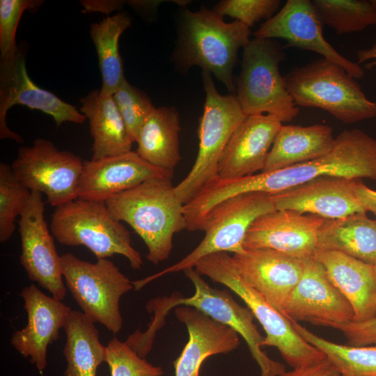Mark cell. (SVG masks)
<instances>
[{"label": "cell", "mask_w": 376, "mask_h": 376, "mask_svg": "<svg viewBox=\"0 0 376 376\" xmlns=\"http://www.w3.org/2000/svg\"><path fill=\"white\" fill-rule=\"evenodd\" d=\"M20 104L51 116L57 127L63 123L82 124L86 118L75 106L36 84L28 75L24 54L0 58V138L22 143V137L6 123L8 110Z\"/></svg>", "instance_id": "13"}, {"label": "cell", "mask_w": 376, "mask_h": 376, "mask_svg": "<svg viewBox=\"0 0 376 376\" xmlns=\"http://www.w3.org/2000/svg\"><path fill=\"white\" fill-rule=\"evenodd\" d=\"M281 312L289 320L332 327L354 320L353 308L329 279L322 264L304 259L301 277L289 295Z\"/></svg>", "instance_id": "16"}, {"label": "cell", "mask_w": 376, "mask_h": 376, "mask_svg": "<svg viewBox=\"0 0 376 376\" xmlns=\"http://www.w3.org/2000/svg\"><path fill=\"white\" fill-rule=\"evenodd\" d=\"M202 77L205 101L198 129V154L187 175L174 188L183 205L218 177L219 160L226 144L247 117L235 95L219 93L210 72L203 71Z\"/></svg>", "instance_id": "9"}, {"label": "cell", "mask_w": 376, "mask_h": 376, "mask_svg": "<svg viewBox=\"0 0 376 376\" xmlns=\"http://www.w3.org/2000/svg\"><path fill=\"white\" fill-rule=\"evenodd\" d=\"M20 296L28 321L24 328L13 334L10 342L42 373L47 365V347L58 339L59 331L64 327L72 310L61 300L46 295L33 284L24 288Z\"/></svg>", "instance_id": "19"}, {"label": "cell", "mask_w": 376, "mask_h": 376, "mask_svg": "<svg viewBox=\"0 0 376 376\" xmlns=\"http://www.w3.org/2000/svg\"><path fill=\"white\" fill-rule=\"evenodd\" d=\"M375 267V272H376V265Z\"/></svg>", "instance_id": "43"}, {"label": "cell", "mask_w": 376, "mask_h": 376, "mask_svg": "<svg viewBox=\"0 0 376 376\" xmlns=\"http://www.w3.org/2000/svg\"><path fill=\"white\" fill-rule=\"evenodd\" d=\"M290 321L295 330L321 351L342 376H376V345L338 344L317 336L297 322Z\"/></svg>", "instance_id": "31"}, {"label": "cell", "mask_w": 376, "mask_h": 376, "mask_svg": "<svg viewBox=\"0 0 376 376\" xmlns=\"http://www.w3.org/2000/svg\"><path fill=\"white\" fill-rule=\"evenodd\" d=\"M79 111L89 120L93 139L91 159L121 155L132 150L131 139L112 95L100 89L80 99Z\"/></svg>", "instance_id": "25"}, {"label": "cell", "mask_w": 376, "mask_h": 376, "mask_svg": "<svg viewBox=\"0 0 376 376\" xmlns=\"http://www.w3.org/2000/svg\"><path fill=\"white\" fill-rule=\"evenodd\" d=\"M296 105L318 108L345 123L376 117V105L343 67L323 57L284 76Z\"/></svg>", "instance_id": "6"}, {"label": "cell", "mask_w": 376, "mask_h": 376, "mask_svg": "<svg viewBox=\"0 0 376 376\" xmlns=\"http://www.w3.org/2000/svg\"><path fill=\"white\" fill-rule=\"evenodd\" d=\"M61 260L66 285L81 312L118 334L123 326L120 299L134 288L133 282L107 258L92 263L67 253Z\"/></svg>", "instance_id": "11"}, {"label": "cell", "mask_w": 376, "mask_h": 376, "mask_svg": "<svg viewBox=\"0 0 376 376\" xmlns=\"http://www.w3.org/2000/svg\"><path fill=\"white\" fill-rule=\"evenodd\" d=\"M285 57L283 47L272 39L255 38L243 48L235 95L247 116L269 114L283 123L298 114L279 70Z\"/></svg>", "instance_id": "8"}, {"label": "cell", "mask_w": 376, "mask_h": 376, "mask_svg": "<svg viewBox=\"0 0 376 376\" xmlns=\"http://www.w3.org/2000/svg\"><path fill=\"white\" fill-rule=\"evenodd\" d=\"M54 237L62 245H83L97 259L122 255L132 268L143 265L141 256L132 246L130 233L110 214L106 202L77 198L56 207L50 223Z\"/></svg>", "instance_id": "7"}, {"label": "cell", "mask_w": 376, "mask_h": 376, "mask_svg": "<svg viewBox=\"0 0 376 376\" xmlns=\"http://www.w3.org/2000/svg\"><path fill=\"white\" fill-rule=\"evenodd\" d=\"M131 26V18L125 13L108 16L90 26V35L95 46L102 75L100 91L113 95L125 79L119 51L122 33Z\"/></svg>", "instance_id": "30"}, {"label": "cell", "mask_w": 376, "mask_h": 376, "mask_svg": "<svg viewBox=\"0 0 376 376\" xmlns=\"http://www.w3.org/2000/svg\"><path fill=\"white\" fill-rule=\"evenodd\" d=\"M18 221L22 253L19 258L29 279L62 301L66 295L61 256L45 219L42 194L31 191Z\"/></svg>", "instance_id": "15"}, {"label": "cell", "mask_w": 376, "mask_h": 376, "mask_svg": "<svg viewBox=\"0 0 376 376\" xmlns=\"http://www.w3.org/2000/svg\"><path fill=\"white\" fill-rule=\"evenodd\" d=\"M251 30L234 20L226 22L213 10L185 9L182 13L175 59L182 67L200 66L235 95L233 71L240 48L251 40Z\"/></svg>", "instance_id": "4"}, {"label": "cell", "mask_w": 376, "mask_h": 376, "mask_svg": "<svg viewBox=\"0 0 376 376\" xmlns=\"http://www.w3.org/2000/svg\"><path fill=\"white\" fill-rule=\"evenodd\" d=\"M323 25L311 1L288 0L253 34L258 38L285 40V47L314 52L343 67L353 78H362L365 75L363 68L340 54L324 38Z\"/></svg>", "instance_id": "14"}, {"label": "cell", "mask_w": 376, "mask_h": 376, "mask_svg": "<svg viewBox=\"0 0 376 376\" xmlns=\"http://www.w3.org/2000/svg\"><path fill=\"white\" fill-rule=\"evenodd\" d=\"M356 194L366 212H370L376 216V190L358 182Z\"/></svg>", "instance_id": "40"}, {"label": "cell", "mask_w": 376, "mask_h": 376, "mask_svg": "<svg viewBox=\"0 0 376 376\" xmlns=\"http://www.w3.org/2000/svg\"><path fill=\"white\" fill-rule=\"evenodd\" d=\"M112 96L131 139L136 142L142 125L155 107L147 95L126 79Z\"/></svg>", "instance_id": "34"}, {"label": "cell", "mask_w": 376, "mask_h": 376, "mask_svg": "<svg viewBox=\"0 0 376 376\" xmlns=\"http://www.w3.org/2000/svg\"><path fill=\"white\" fill-rule=\"evenodd\" d=\"M324 176L376 180V139L359 129L343 130L325 155L274 171L236 178L232 189L236 194L260 191L272 195Z\"/></svg>", "instance_id": "1"}, {"label": "cell", "mask_w": 376, "mask_h": 376, "mask_svg": "<svg viewBox=\"0 0 376 376\" xmlns=\"http://www.w3.org/2000/svg\"><path fill=\"white\" fill-rule=\"evenodd\" d=\"M171 178H156L109 198L111 217L125 221L143 240L147 259L155 265L166 260L174 234L186 229L184 205L175 193Z\"/></svg>", "instance_id": "2"}, {"label": "cell", "mask_w": 376, "mask_h": 376, "mask_svg": "<svg viewBox=\"0 0 376 376\" xmlns=\"http://www.w3.org/2000/svg\"><path fill=\"white\" fill-rule=\"evenodd\" d=\"M63 329L67 362L63 376H97L99 366L107 361V349L100 341L95 322L81 311H71Z\"/></svg>", "instance_id": "29"}, {"label": "cell", "mask_w": 376, "mask_h": 376, "mask_svg": "<svg viewBox=\"0 0 376 376\" xmlns=\"http://www.w3.org/2000/svg\"><path fill=\"white\" fill-rule=\"evenodd\" d=\"M372 3L373 4L374 7L376 9V0H371Z\"/></svg>", "instance_id": "42"}, {"label": "cell", "mask_w": 376, "mask_h": 376, "mask_svg": "<svg viewBox=\"0 0 376 376\" xmlns=\"http://www.w3.org/2000/svg\"><path fill=\"white\" fill-rule=\"evenodd\" d=\"M175 314L189 334L188 342L173 363L175 376H199L201 364L207 357L230 352L240 344L234 329L194 308L178 306Z\"/></svg>", "instance_id": "23"}, {"label": "cell", "mask_w": 376, "mask_h": 376, "mask_svg": "<svg viewBox=\"0 0 376 376\" xmlns=\"http://www.w3.org/2000/svg\"><path fill=\"white\" fill-rule=\"evenodd\" d=\"M331 328L340 331L349 345H376V315L363 321H349Z\"/></svg>", "instance_id": "38"}, {"label": "cell", "mask_w": 376, "mask_h": 376, "mask_svg": "<svg viewBox=\"0 0 376 376\" xmlns=\"http://www.w3.org/2000/svg\"><path fill=\"white\" fill-rule=\"evenodd\" d=\"M281 126L282 123L272 115L248 116L226 144L219 160L218 177L234 179L263 171Z\"/></svg>", "instance_id": "22"}, {"label": "cell", "mask_w": 376, "mask_h": 376, "mask_svg": "<svg viewBox=\"0 0 376 376\" xmlns=\"http://www.w3.org/2000/svg\"><path fill=\"white\" fill-rule=\"evenodd\" d=\"M313 258L322 264L330 281L352 306L353 321L376 315L375 265L336 251L317 249Z\"/></svg>", "instance_id": "24"}, {"label": "cell", "mask_w": 376, "mask_h": 376, "mask_svg": "<svg viewBox=\"0 0 376 376\" xmlns=\"http://www.w3.org/2000/svg\"><path fill=\"white\" fill-rule=\"evenodd\" d=\"M42 3V1L36 0L0 1V58L19 52L15 36L20 18L26 10L36 8Z\"/></svg>", "instance_id": "36"}, {"label": "cell", "mask_w": 376, "mask_h": 376, "mask_svg": "<svg viewBox=\"0 0 376 376\" xmlns=\"http://www.w3.org/2000/svg\"><path fill=\"white\" fill-rule=\"evenodd\" d=\"M180 130L179 114L175 108L155 107L139 132L136 152L150 164L173 172L181 160Z\"/></svg>", "instance_id": "28"}, {"label": "cell", "mask_w": 376, "mask_h": 376, "mask_svg": "<svg viewBox=\"0 0 376 376\" xmlns=\"http://www.w3.org/2000/svg\"><path fill=\"white\" fill-rule=\"evenodd\" d=\"M195 288L194 294L185 297L178 292L170 297H157L150 301L146 308L153 318L146 331L135 333L137 343L150 350L156 332L164 324L171 309L179 306L194 308L216 321L234 329L246 341L249 351L260 369V376H280L285 371L283 364L270 359L262 350L264 337L253 322V314L247 306L237 303L227 290H219L209 285L194 268L184 271Z\"/></svg>", "instance_id": "3"}, {"label": "cell", "mask_w": 376, "mask_h": 376, "mask_svg": "<svg viewBox=\"0 0 376 376\" xmlns=\"http://www.w3.org/2000/svg\"><path fill=\"white\" fill-rule=\"evenodd\" d=\"M367 212L324 219L317 235V249L339 251L376 265V219Z\"/></svg>", "instance_id": "27"}, {"label": "cell", "mask_w": 376, "mask_h": 376, "mask_svg": "<svg viewBox=\"0 0 376 376\" xmlns=\"http://www.w3.org/2000/svg\"><path fill=\"white\" fill-rule=\"evenodd\" d=\"M357 183L355 179L324 176L271 196L276 210L338 219L367 212L357 196Z\"/></svg>", "instance_id": "18"}, {"label": "cell", "mask_w": 376, "mask_h": 376, "mask_svg": "<svg viewBox=\"0 0 376 376\" xmlns=\"http://www.w3.org/2000/svg\"><path fill=\"white\" fill-rule=\"evenodd\" d=\"M279 0H223L212 9L219 15L229 16L249 28L261 19L267 20L279 10Z\"/></svg>", "instance_id": "37"}, {"label": "cell", "mask_w": 376, "mask_h": 376, "mask_svg": "<svg viewBox=\"0 0 376 376\" xmlns=\"http://www.w3.org/2000/svg\"><path fill=\"white\" fill-rule=\"evenodd\" d=\"M334 141L332 129L327 125H282L263 171H274L320 158L331 151Z\"/></svg>", "instance_id": "26"}, {"label": "cell", "mask_w": 376, "mask_h": 376, "mask_svg": "<svg viewBox=\"0 0 376 376\" xmlns=\"http://www.w3.org/2000/svg\"><path fill=\"white\" fill-rule=\"evenodd\" d=\"M275 210L271 195L260 191L241 194L218 203L204 219L201 230H204L205 235L200 244L175 264L134 281L135 290L163 275L194 268L201 258L209 254L244 253L243 244L250 226L261 215Z\"/></svg>", "instance_id": "10"}, {"label": "cell", "mask_w": 376, "mask_h": 376, "mask_svg": "<svg viewBox=\"0 0 376 376\" xmlns=\"http://www.w3.org/2000/svg\"><path fill=\"white\" fill-rule=\"evenodd\" d=\"M31 195L14 175L11 165L0 164V242L4 243L15 230V220L23 212Z\"/></svg>", "instance_id": "33"}, {"label": "cell", "mask_w": 376, "mask_h": 376, "mask_svg": "<svg viewBox=\"0 0 376 376\" xmlns=\"http://www.w3.org/2000/svg\"><path fill=\"white\" fill-rule=\"evenodd\" d=\"M324 220L313 214L275 210L252 223L244 249H270L299 259L313 257L317 250L318 232Z\"/></svg>", "instance_id": "17"}, {"label": "cell", "mask_w": 376, "mask_h": 376, "mask_svg": "<svg viewBox=\"0 0 376 376\" xmlns=\"http://www.w3.org/2000/svg\"><path fill=\"white\" fill-rule=\"evenodd\" d=\"M357 63H366L364 67L371 69L376 67V41L368 48L361 49L357 53Z\"/></svg>", "instance_id": "41"}, {"label": "cell", "mask_w": 376, "mask_h": 376, "mask_svg": "<svg viewBox=\"0 0 376 376\" xmlns=\"http://www.w3.org/2000/svg\"><path fill=\"white\" fill-rule=\"evenodd\" d=\"M311 1L323 24L338 35L360 31L376 24V9L371 0Z\"/></svg>", "instance_id": "32"}, {"label": "cell", "mask_w": 376, "mask_h": 376, "mask_svg": "<svg viewBox=\"0 0 376 376\" xmlns=\"http://www.w3.org/2000/svg\"><path fill=\"white\" fill-rule=\"evenodd\" d=\"M173 173L150 164L132 150L97 160L84 161L77 197L106 202L145 180L172 178Z\"/></svg>", "instance_id": "20"}, {"label": "cell", "mask_w": 376, "mask_h": 376, "mask_svg": "<svg viewBox=\"0 0 376 376\" xmlns=\"http://www.w3.org/2000/svg\"><path fill=\"white\" fill-rule=\"evenodd\" d=\"M233 258L244 281L281 312L301 277L304 259L270 249L245 250L233 254Z\"/></svg>", "instance_id": "21"}, {"label": "cell", "mask_w": 376, "mask_h": 376, "mask_svg": "<svg viewBox=\"0 0 376 376\" xmlns=\"http://www.w3.org/2000/svg\"><path fill=\"white\" fill-rule=\"evenodd\" d=\"M200 274L226 285L240 297L262 325L266 336L263 346L276 347L293 369L318 363L326 356L306 341L292 322L240 275L233 256L217 252L201 258L194 266Z\"/></svg>", "instance_id": "5"}, {"label": "cell", "mask_w": 376, "mask_h": 376, "mask_svg": "<svg viewBox=\"0 0 376 376\" xmlns=\"http://www.w3.org/2000/svg\"><path fill=\"white\" fill-rule=\"evenodd\" d=\"M83 166L79 157L43 138H36L31 146L19 147L11 164L14 175L27 189L44 194L55 207L78 198Z\"/></svg>", "instance_id": "12"}, {"label": "cell", "mask_w": 376, "mask_h": 376, "mask_svg": "<svg viewBox=\"0 0 376 376\" xmlns=\"http://www.w3.org/2000/svg\"><path fill=\"white\" fill-rule=\"evenodd\" d=\"M280 376H342L334 364L327 358L301 368L284 371Z\"/></svg>", "instance_id": "39"}, {"label": "cell", "mask_w": 376, "mask_h": 376, "mask_svg": "<svg viewBox=\"0 0 376 376\" xmlns=\"http://www.w3.org/2000/svg\"><path fill=\"white\" fill-rule=\"evenodd\" d=\"M111 376H162L159 366H153L140 357L127 343L113 337L107 345Z\"/></svg>", "instance_id": "35"}, {"label": "cell", "mask_w": 376, "mask_h": 376, "mask_svg": "<svg viewBox=\"0 0 376 376\" xmlns=\"http://www.w3.org/2000/svg\"><path fill=\"white\" fill-rule=\"evenodd\" d=\"M375 102V105H376V102Z\"/></svg>", "instance_id": "44"}]
</instances>
